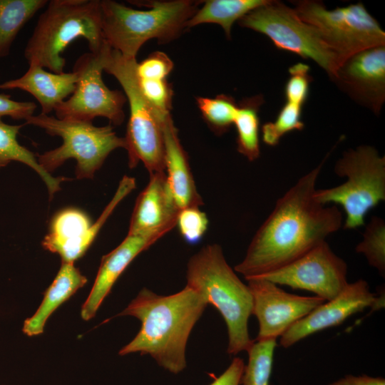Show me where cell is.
<instances>
[{"label":"cell","mask_w":385,"mask_h":385,"mask_svg":"<svg viewBox=\"0 0 385 385\" xmlns=\"http://www.w3.org/2000/svg\"><path fill=\"white\" fill-rule=\"evenodd\" d=\"M329 153L280 198L257 230L235 271L245 279L279 269L300 257L343 225L335 205L314 199L316 184Z\"/></svg>","instance_id":"6da1fadb"},{"label":"cell","mask_w":385,"mask_h":385,"mask_svg":"<svg viewBox=\"0 0 385 385\" xmlns=\"http://www.w3.org/2000/svg\"><path fill=\"white\" fill-rule=\"evenodd\" d=\"M207 304L202 294L187 285L170 295L142 289L118 314L134 317L141 323L136 336L119 354H149L165 370L175 374L183 371L189 336Z\"/></svg>","instance_id":"7a4b0ae2"},{"label":"cell","mask_w":385,"mask_h":385,"mask_svg":"<svg viewBox=\"0 0 385 385\" xmlns=\"http://www.w3.org/2000/svg\"><path fill=\"white\" fill-rule=\"evenodd\" d=\"M186 280V285L202 294L224 319L227 354L247 351L254 342L247 327L252 314V297L247 284L227 262L220 245H207L189 259Z\"/></svg>","instance_id":"3957f363"},{"label":"cell","mask_w":385,"mask_h":385,"mask_svg":"<svg viewBox=\"0 0 385 385\" xmlns=\"http://www.w3.org/2000/svg\"><path fill=\"white\" fill-rule=\"evenodd\" d=\"M83 38L90 52L98 54L106 45L102 34L99 0H51L38 17L24 48L29 65L63 73L67 47Z\"/></svg>","instance_id":"277c9868"},{"label":"cell","mask_w":385,"mask_h":385,"mask_svg":"<svg viewBox=\"0 0 385 385\" xmlns=\"http://www.w3.org/2000/svg\"><path fill=\"white\" fill-rule=\"evenodd\" d=\"M148 9H136L112 1H100L103 39L112 49L128 58H136L141 46L155 38L168 43L186 29L187 21L197 10L191 0L132 1Z\"/></svg>","instance_id":"5b68a950"},{"label":"cell","mask_w":385,"mask_h":385,"mask_svg":"<svg viewBox=\"0 0 385 385\" xmlns=\"http://www.w3.org/2000/svg\"><path fill=\"white\" fill-rule=\"evenodd\" d=\"M101 55L103 71L119 82L129 104L124 137L129 167L133 168L142 162L149 174L165 172L162 122L167 115L160 116L143 95L136 73V58L125 57L107 44Z\"/></svg>","instance_id":"8992f818"},{"label":"cell","mask_w":385,"mask_h":385,"mask_svg":"<svg viewBox=\"0 0 385 385\" xmlns=\"http://www.w3.org/2000/svg\"><path fill=\"white\" fill-rule=\"evenodd\" d=\"M334 170L346 181L335 187L316 189L314 199L324 205L335 203L343 207L344 229L361 227L369 211L385 200V157L371 145H359L344 151Z\"/></svg>","instance_id":"52a82bcc"},{"label":"cell","mask_w":385,"mask_h":385,"mask_svg":"<svg viewBox=\"0 0 385 385\" xmlns=\"http://www.w3.org/2000/svg\"><path fill=\"white\" fill-rule=\"evenodd\" d=\"M25 121L63 140L59 147L37 156L41 168L50 174L66 160L74 159L76 177L91 178L111 152L126 148L125 138L118 136L111 125L96 126L92 122L59 119L43 113Z\"/></svg>","instance_id":"ba28073f"},{"label":"cell","mask_w":385,"mask_h":385,"mask_svg":"<svg viewBox=\"0 0 385 385\" xmlns=\"http://www.w3.org/2000/svg\"><path fill=\"white\" fill-rule=\"evenodd\" d=\"M293 4L299 18L316 28L337 55L340 65L356 53L385 46V32L361 2L332 10L321 1L301 0Z\"/></svg>","instance_id":"9c48e42d"},{"label":"cell","mask_w":385,"mask_h":385,"mask_svg":"<svg viewBox=\"0 0 385 385\" xmlns=\"http://www.w3.org/2000/svg\"><path fill=\"white\" fill-rule=\"evenodd\" d=\"M238 24L267 36L278 49L314 61L330 78L340 66L337 55L317 29L279 1L268 0L242 17Z\"/></svg>","instance_id":"30bf717a"},{"label":"cell","mask_w":385,"mask_h":385,"mask_svg":"<svg viewBox=\"0 0 385 385\" xmlns=\"http://www.w3.org/2000/svg\"><path fill=\"white\" fill-rule=\"evenodd\" d=\"M73 71L78 75L75 90L55 108L56 117L88 122L103 117L114 125H121L125 119L123 108L127 99L123 92L111 90L103 82L101 52L82 54Z\"/></svg>","instance_id":"8fae6325"},{"label":"cell","mask_w":385,"mask_h":385,"mask_svg":"<svg viewBox=\"0 0 385 385\" xmlns=\"http://www.w3.org/2000/svg\"><path fill=\"white\" fill-rule=\"evenodd\" d=\"M135 185L134 178L124 175L111 200L95 222L78 208L68 207L58 211L50 221L42 246L58 254L61 262L74 263L84 255L115 208Z\"/></svg>","instance_id":"7c38bea8"},{"label":"cell","mask_w":385,"mask_h":385,"mask_svg":"<svg viewBox=\"0 0 385 385\" xmlns=\"http://www.w3.org/2000/svg\"><path fill=\"white\" fill-rule=\"evenodd\" d=\"M346 274V262L333 252L325 240L285 266L256 277L309 291L329 301L348 284Z\"/></svg>","instance_id":"4fadbf2b"},{"label":"cell","mask_w":385,"mask_h":385,"mask_svg":"<svg viewBox=\"0 0 385 385\" xmlns=\"http://www.w3.org/2000/svg\"><path fill=\"white\" fill-rule=\"evenodd\" d=\"M246 280L252 297V314L259 322L256 341L277 339L296 322L325 302L317 296L288 293L263 278L255 277Z\"/></svg>","instance_id":"5bb4252c"},{"label":"cell","mask_w":385,"mask_h":385,"mask_svg":"<svg viewBox=\"0 0 385 385\" xmlns=\"http://www.w3.org/2000/svg\"><path fill=\"white\" fill-rule=\"evenodd\" d=\"M384 304V298L376 297L365 280L348 283L337 297L322 303L290 327L281 336L279 344L288 348L314 333L342 324L367 307L378 309Z\"/></svg>","instance_id":"9a60e30c"},{"label":"cell","mask_w":385,"mask_h":385,"mask_svg":"<svg viewBox=\"0 0 385 385\" xmlns=\"http://www.w3.org/2000/svg\"><path fill=\"white\" fill-rule=\"evenodd\" d=\"M331 80L357 103L379 114L385 101V46L351 56Z\"/></svg>","instance_id":"2e32d148"},{"label":"cell","mask_w":385,"mask_h":385,"mask_svg":"<svg viewBox=\"0 0 385 385\" xmlns=\"http://www.w3.org/2000/svg\"><path fill=\"white\" fill-rule=\"evenodd\" d=\"M179 211L165 173L150 174L148 185L136 199L128 234L162 237L176 225Z\"/></svg>","instance_id":"e0dca14e"},{"label":"cell","mask_w":385,"mask_h":385,"mask_svg":"<svg viewBox=\"0 0 385 385\" xmlns=\"http://www.w3.org/2000/svg\"><path fill=\"white\" fill-rule=\"evenodd\" d=\"M160 237L128 234L125 238L109 253L104 255L91 292L82 305L83 319H92L113 284L130 262Z\"/></svg>","instance_id":"ac0fdd59"},{"label":"cell","mask_w":385,"mask_h":385,"mask_svg":"<svg viewBox=\"0 0 385 385\" xmlns=\"http://www.w3.org/2000/svg\"><path fill=\"white\" fill-rule=\"evenodd\" d=\"M165 173L168 187L180 210L203 205L170 113L163 120Z\"/></svg>","instance_id":"d6986e66"},{"label":"cell","mask_w":385,"mask_h":385,"mask_svg":"<svg viewBox=\"0 0 385 385\" xmlns=\"http://www.w3.org/2000/svg\"><path fill=\"white\" fill-rule=\"evenodd\" d=\"M78 75L75 71L56 73L37 65H30L21 76L0 83V89H19L33 96L43 114L48 115L73 93Z\"/></svg>","instance_id":"ffe728a7"},{"label":"cell","mask_w":385,"mask_h":385,"mask_svg":"<svg viewBox=\"0 0 385 385\" xmlns=\"http://www.w3.org/2000/svg\"><path fill=\"white\" fill-rule=\"evenodd\" d=\"M87 282V278L74 263L61 262V267L51 284L44 292L43 299L34 315L24 323L23 332L29 337L43 332L51 314Z\"/></svg>","instance_id":"44dd1931"},{"label":"cell","mask_w":385,"mask_h":385,"mask_svg":"<svg viewBox=\"0 0 385 385\" xmlns=\"http://www.w3.org/2000/svg\"><path fill=\"white\" fill-rule=\"evenodd\" d=\"M24 125H10L0 117V169L11 161L22 163L36 171L46 184L50 197L61 190V184L66 180L63 177L54 178L43 170L37 157L17 140V135Z\"/></svg>","instance_id":"7402d4cb"},{"label":"cell","mask_w":385,"mask_h":385,"mask_svg":"<svg viewBox=\"0 0 385 385\" xmlns=\"http://www.w3.org/2000/svg\"><path fill=\"white\" fill-rule=\"evenodd\" d=\"M268 0H208L197 9L194 15L187 21L186 29L206 24H219L226 36H231V29L236 21H239L253 9L266 4Z\"/></svg>","instance_id":"603a6c76"},{"label":"cell","mask_w":385,"mask_h":385,"mask_svg":"<svg viewBox=\"0 0 385 385\" xmlns=\"http://www.w3.org/2000/svg\"><path fill=\"white\" fill-rule=\"evenodd\" d=\"M47 0H0V58L8 56L24 26Z\"/></svg>","instance_id":"cb8c5ba5"},{"label":"cell","mask_w":385,"mask_h":385,"mask_svg":"<svg viewBox=\"0 0 385 385\" xmlns=\"http://www.w3.org/2000/svg\"><path fill=\"white\" fill-rule=\"evenodd\" d=\"M264 103L263 96L256 95L242 100L234 120L237 130V151L250 161L257 159L260 148V118L258 113Z\"/></svg>","instance_id":"d4e9b609"},{"label":"cell","mask_w":385,"mask_h":385,"mask_svg":"<svg viewBox=\"0 0 385 385\" xmlns=\"http://www.w3.org/2000/svg\"><path fill=\"white\" fill-rule=\"evenodd\" d=\"M276 346L275 339L254 340L247 351L248 362L245 365L240 384L270 385Z\"/></svg>","instance_id":"484cf974"},{"label":"cell","mask_w":385,"mask_h":385,"mask_svg":"<svg viewBox=\"0 0 385 385\" xmlns=\"http://www.w3.org/2000/svg\"><path fill=\"white\" fill-rule=\"evenodd\" d=\"M197 104L204 120L216 135L224 134L234 123L238 105L231 96L198 97Z\"/></svg>","instance_id":"4316f807"},{"label":"cell","mask_w":385,"mask_h":385,"mask_svg":"<svg viewBox=\"0 0 385 385\" xmlns=\"http://www.w3.org/2000/svg\"><path fill=\"white\" fill-rule=\"evenodd\" d=\"M356 252L363 254L369 264L381 275L385 273V222L373 216L366 225L362 240L356 245Z\"/></svg>","instance_id":"83f0119b"},{"label":"cell","mask_w":385,"mask_h":385,"mask_svg":"<svg viewBox=\"0 0 385 385\" xmlns=\"http://www.w3.org/2000/svg\"><path fill=\"white\" fill-rule=\"evenodd\" d=\"M302 107L286 102L273 122H267L262 126L263 142L270 146L277 145L287 133L302 130L304 124L302 120Z\"/></svg>","instance_id":"f1b7e54d"},{"label":"cell","mask_w":385,"mask_h":385,"mask_svg":"<svg viewBox=\"0 0 385 385\" xmlns=\"http://www.w3.org/2000/svg\"><path fill=\"white\" fill-rule=\"evenodd\" d=\"M208 224L206 214L200 207H190L179 211L175 226L185 242L195 245L204 237Z\"/></svg>","instance_id":"f546056e"},{"label":"cell","mask_w":385,"mask_h":385,"mask_svg":"<svg viewBox=\"0 0 385 385\" xmlns=\"http://www.w3.org/2000/svg\"><path fill=\"white\" fill-rule=\"evenodd\" d=\"M138 81L143 95L155 111L162 117L170 114L173 91L166 79H143L138 77Z\"/></svg>","instance_id":"4dcf8cb0"},{"label":"cell","mask_w":385,"mask_h":385,"mask_svg":"<svg viewBox=\"0 0 385 385\" xmlns=\"http://www.w3.org/2000/svg\"><path fill=\"white\" fill-rule=\"evenodd\" d=\"M309 66L304 63H297L289 68V78L284 87L287 102L303 106L307 99L312 76L309 73Z\"/></svg>","instance_id":"1f68e13d"},{"label":"cell","mask_w":385,"mask_h":385,"mask_svg":"<svg viewBox=\"0 0 385 385\" xmlns=\"http://www.w3.org/2000/svg\"><path fill=\"white\" fill-rule=\"evenodd\" d=\"M173 68V61L165 53L155 51L137 63L136 73L139 78L166 79Z\"/></svg>","instance_id":"d6a6232c"},{"label":"cell","mask_w":385,"mask_h":385,"mask_svg":"<svg viewBox=\"0 0 385 385\" xmlns=\"http://www.w3.org/2000/svg\"><path fill=\"white\" fill-rule=\"evenodd\" d=\"M36 105L30 101H18L11 96L0 93V117L9 116L15 120H26L33 115Z\"/></svg>","instance_id":"836d02e7"},{"label":"cell","mask_w":385,"mask_h":385,"mask_svg":"<svg viewBox=\"0 0 385 385\" xmlns=\"http://www.w3.org/2000/svg\"><path fill=\"white\" fill-rule=\"evenodd\" d=\"M244 368L243 360L234 358L227 369L209 385H240Z\"/></svg>","instance_id":"e575fe53"},{"label":"cell","mask_w":385,"mask_h":385,"mask_svg":"<svg viewBox=\"0 0 385 385\" xmlns=\"http://www.w3.org/2000/svg\"><path fill=\"white\" fill-rule=\"evenodd\" d=\"M329 385H385V380L382 377H371L366 375H347Z\"/></svg>","instance_id":"d590c367"}]
</instances>
